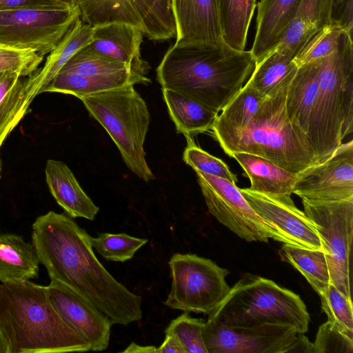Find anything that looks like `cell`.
Segmentation results:
<instances>
[{
  "instance_id": "1",
  "label": "cell",
  "mask_w": 353,
  "mask_h": 353,
  "mask_svg": "<svg viewBox=\"0 0 353 353\" xmlns=\"http://www.w3.org/2000/svg\"><path fill=\"white\" fill-rule=\"evenodd\" d=\"M90 236L66 213L49 211L32 226V243L51 281L91 301L113 324L142 319L141 297L117 281L96 257Z\"/></svg>"
},
{
  "instance_id": "2",
  "label": "cell",
  "mask_w": 353,
  "mask_h": 353,
  "mask_svg": "<svg viewBox=\"0 0 353 353\" xmlns=\"http://www.w3.org/2000/svg\"><path fill=\"white\" fill-rule=\"evenodd\" d=\"M255 65L250 50H236L224 41L174 43L157 68V80L161 88L219 113L247 83Z\"/></svg>"
},
{
  "instance_id": "3",
  "label": "cell",
  "mask_w": 353,
  "mask_h": 353,
  "mask_svg": "<svg viewBox=\"0 0 353 353\" xmlns=\"http://www.w3.org/2000/svg\"><path fill=\"white\" fill-rule=\"evenodd\" d=\"M0 327L11 353L90 351L55 310L48 286L30 280L0 284Z\"/></svg>"
},
{
  "instance_id": "4",
  "label": "cell",
  "mask_w": 353,
  "mask_h": 353,
  "mask_svg": "<svg viewBox=\"0 0 353 353\" xmlns=\"http://www.w3.org/2000/svg\"><path fill=\"white\" fill-rule=\"evenodd\" d=\"M295 73L264 99L248 126L222 148L225 154H254L294 173L318 163L310 141L293 127L286 113V93Z\"/></svg>"
},
{
  "instance_id": "5",
  "label": "cell",
  "mask_w": 353,
  "mask_h": 353,
  "mask_svg": "<svg viewBox=\"0 0 353 353\" xmlns=\"http://www.w3.org/2000/svg\"><path fill=\"white\" fill-rule=\"evenodd\" d=\"M310 319L298 294L272 280L245 274L207 320L232 328L267 323L286 325L304 334L308 330Z\"/></svg>"
},
{
  "instance_id": "6",
  "label": "cell",
  "mask_w": 353,
  "mask_h": 353,
  "mask_svg": "<svg viewBox=\"0 0 353 353\" xmlns=\"http://www.w3.org/2000/svg\"><path fill=\"white\" fill-rule=\"evenodd\" d=\"M134 85L85 96L79 99L116 144L127 167L144 181L155 179L145 159L144 143L150 114Z\"/></svg>"
},
{
  "instance_id": "7",
  "label": "cell",
  "mask_w": 353,
  "mask_h": 353,
  "mask_svg": "<svg viewBox=\"0 0 353 353\" xmlns=\"http://www.w3.org/2000/svg\"><path fill=\"white\" fill-rule=\"evenodd\" d=\"M352 36L345 32L337 49L319 59L318 94L309 135L318 163L331 157L343 140L345 95L353 84Z\"/></svg>"
},
{
  "instance_id": "8",
  "label": "cell",
  "mask_w": 353,
  "mask_h": 353,
  "mask_svg": "<svg viewBox=\"0 0 353 353\" xmlns=\"http://www.w3.org/2000/svg\"><path fill=\"white\" fill-rule=\"evenodd\" d=\"M80 15L77 6L48 4L0 11V47L51 52Z\"/></svg>"
},
{
  "instance_id": "9",
  "label": "cell",
  "mask_w": 353,
  "mask_h": 353,
  "mask_svg": "<svg viewBox=\"0 0 353 353\" xmlns=\"http://www.w3.org/2000/svg\"><path fill=\"white\" fill-rule=\"evenodd\" d=\"M168 265L172 285L165 305L172 309L209 314L229 293V271L210 259L176 253Z\"/></svg>"
},
{
  "instance_id": "10",
  "label": "cell",
  "mask_w": 353,
  "mask_h": 353,
  "mask_svg": "<svg viewBox=\"0 0 353 353\" xmlns=\"http://www.w3.org/2000/svg\"><path fill=\"white\" fill-rule=\"evenodd\" d=\"M302 203L304 213L314 225L321 239L331 283L352 299L353 198L337 201L302 199Z\"/></svg>"
},
{
  "instance_id": "11",
  "label": "cell",
  "mask_w": 353,
  "mask_h": 353,
  "mask_svg": "<svg viewBox=\"0 0 353 353\" xmlns=\"http://www.w3.org/2000/svg\"><path fill=\"white\" fill-rule=\"evenodd\" d=\"M80 19L97 26L127 23L152 41L176 37L177 30L171 0H77Z\"/></svg>"
},
{
  "instance_id": "12",
  "label": "cell",
  "mask_w": 353,
  "mask_h": 353,
  "mask_svg": "<svg viewBox=\"0 0 353 353\" xmlns=\"http://www.w3.org/2000/svg\"><path fill=\"white\" fill-rule=\"evenodd\" d=\"M209 212L223 225L247 241L282 242L278 232L261 219L232 182L194 170Z\"/></svg>"
},
{
  "instance_id": "13",
  "label": "cell",
  "mask_w": 353,
  "mask_h": 353,
  "mask_svg": "<svg viewBox=\"0 0 353 353\" xmlns=\"http://www.w3.org/2000/svg\"><path fill=\"white\" fill-rule=\"evenodd\" d=\"M298 333L286 325L232 328L207 320L203 339L208 353H285Z\"/></svg>"
},
{
  "instance_id": "14",
  "label": "cell",
  "mask_w": 353,
  "mask_h": 353,
  "mask_svg": "<svg viewBox=\"0 0 353 353\" xmlns=\"http://www.w3.org/2000/svg\"><path fill=\"white\" fill-rule=\"evenodd\" d=\"M292 193L316 201L353 198V141L341 143L331 157L298 173Z\"/></svg>"
},
{
  "instance_id": "15",
  "label": "cell",
  "mask_w": 353,
  "mask_h": 353,
  "mask_svg": "<svg viewBox=\"0 0 353 353\" xmlns=\"http://www.w3.org/2000/svg\"><path fill=\"white\" fill-rule=\"evenodd\" d=\"M48 288L55 310L68 326L89 343L90 350H106L113 325L109 317L63 283L51 281Z\"/></svg>"
},
{
  "instance_id": "16",
  "label": "cell",
  "mask_w": 353,
  "mask_h": 353,
  "mask_svg": "<svg viewBox=\"0 0 353 353\" xmlns=\"http://www.w3.org/2000/svg\"><path fill=\"white\" fill-rule=\"evenodd\" d=\"M240 191L257 215L278 232L283 243L325 252L314 225L294 203L278 201L249 188Z\"/></svg>"
},
{
  "instance_id": "17",
  "label": "cell",
  "mask_w": 353,
  "mask_h": 353,
  "mask_svg": "<svg viewBox=\"0 0 353 353\" xmlns=\"http://www.w3.org/2000/svg\"><path fill=\"white\" fill-rule=\"evenodd\" d=\"M94 28L93 40L88 44L91 49L124 63L137 74L147 76L150 66L141 55L143 35L139 30L118 22Z\"/></svg>"
},
{
  "instance_id": "18",
  "label": "cell",
  "mask_w": 353,
  "mask_h": 353,
  "mask_svg": "<svg viewBox=\"0 0 353 353\" xmlns=\"http://www.w3.org/2000/svg\"><path fill=\"white\" fill-rule=\"evenodd\" d=\"M176 25L175 45L223 40L215 0H171Z\"/></svg>"
},
{
  "instance_id": "19",
  "label": "cell",
  "mask_w": 353,
  "mask_h": 353,
  "mask_svg": "<svg viewBox=\"0 0 353 353\" xmlns=\"http://www.w3.org/2000/svg\"><path fill=\"white\" fill-rule=\"evenodd\" d=\"M94 28L77 18L62 39L50 52L44 65L26 77V100L29 105L60 72L68 61L93 40Z\"/></svg>"
},
{
  "instance_id": "20",
  "label": "cell",
  "mask_w": 353,
  "mask_h": 353,
  "mask_svg": "<svg viewBox=\"0 0 353 353\" xmlns=\"http://www.w3.org/2000/svg\"><path fill=\"white\" fill-rule=\"evenodd\" d=\"M301 0H261L257 4L256 33L250 50L256 63L281 41Z\"/></svg>"
},
{
  "instance_id": "21",
  "label": "cell",
  "mask_w": 353,
  "mask_h": 353,
  "mask_svg": "<svg viewBox=\"0 0 353 353\" xmlns=\"http://www.w3.org/2000/svg\"><path fill=\"white\" fill-rule=\"evenodd\" d=\"M319 69V59L299 67L288 85L285 97L288 119L309 141L318 94Z\"/></svg>"
},
{
  "instance_id": "22",
  "label": "cell",
  "mask_w": 353,
  "mask_h": 353,
  "mask_svg": "<svg viewBox=\"0 0 353 353\" xmlns=\"http://www.w3.org/2000/svg\"><path fill=\"white\" fill-rule=\"evenodd\" d=\"M231 157L240 164L244 175L250 179V190L284 203H294L291 195L298 173L249 153L234 152Z\"/></svg>"
},
{
  "instance_id": "23",
  "label": "cell",
  "mask_w": 353,
  "mask_h": 353,
  "mask_svg": "<svg viewBox=\"0 0 353 353\" xmlns=\"http://www.w3.org/2000/svg\"><path fill=\"white\" fill-rule=\"evenodd\" d=\"M45 174L50 193L68 215L72 218L94 219L99 208L83 191L65 163L48 159Z\"/></svg>"
},
{
  "instance_id": "24",
  "label": "cell",
  "mask_w": 353,
  "mask_h": 353,
  "mask_svg": "<svg viewBox=\"0 0 353 353\" xmlns=\"http://www.w3.org/2000/svg\"><path fill=\"white\" fill-rule=\"evenodd\" d=\"M332 0H301L283 37L274 48L293 59L321 30L332 23Z\"/></svg>"
},
{
  "instance_id": "25",
  "label": "cell",
  "mask_w": 353,
  "mask_h": 353,
  "mask_svg": "<svg viewBox=\"0 0 353 353\" xmlns=\"http://www.w3.org/2000/svg\"><path fill=\"white\" fill-rule=\"evenodd\" d=\"M151 80L128 72L107 75H84L58 73L43 89L42 92H59L81 97L121 88L127 85H148Z\"/></svg>"
},
{
  "instance_id": "26",
  "label": "cell",
  "mask_w": 353,
  "mask_h": 353,
  "mask_svg": "<svg viewBox=\"0 0 353 353\" xmlns=\"http://www.w3.org/2000/svg\"><path fill=\"white\" fill-rule=\"evenodd\" d=\"M265 98L247 81L223 108L212 128V134L221 148L248 126Z\"/></svg>"
},
{
  "instance_id": "27",
  "label": "cell",
  "mask_w": 353,
  "mask_h": 353,
  "mask_svg": "<svg viewBox=\"0 0 353 353\" xmlns=\"http://www.w3.org/2000/svg\"><path fill=\"white\" fill-rule=\"evenodd\" d=\"M39 261L32 243L21 236L0 233V281L17 282L37 279Z\"/></svg>"
},
{
  "instance_id": "28",
  "label": "cell",
  "mask_w": 353,
  "mask_h": 353,
  "mask_svg": "<svg viewBox=\"0 0 353 353\" xmlns=\"http://www.w3.org/2000/svg\"><path fill=\"white\" fill-rule=\"evenodd\" d=\"M162 90L163 98L177 133L187 141L200 133L212 130L219 114L203 104L173 90Z\"/></svg>"
},
{
  "instance_id": "29",
  "label": "cell",
  "mask_w": 353,
  "mask_h": 353,
  "mask_svg": "<svg viewBox=\"0 0 353 353\" xmlns=\"http://www.w3.org/2000/svg\"><path fill=\"white\" fill-rule=\"evenodd\" d=\"M26 77L12 72H0V148L28 112Z\"/></svg>"
},
{
  "instance_id": "30",
  "label": "cell",
  "mask_w": 353,
  "mask_h": 353,
  "mask_svg": "<svg viewBox=\"0 0 353 353\" xmlns=\"http://www.w3.org/2000/svg\"><path fill=\"white\" fill-rule=\"evenodd\" d=\"M215 1L223 40L236 50H245L256 0Z\"/></svg>"
},
{
  "instance_id": "31",
  "label": "cell",
  "mask_w": 353,
  "mask_h": 353,
  "mask_svg": "<svg viewBox=\"0 0 353 353\" xmlns=\"http://www.w3.org/2000/svg\"><path fill=\"white\" fill-rule=\"evenodd\" d=\"M282 259L299 271L319 294L331 283L325 252L284 243L279 251Z\"/></svg>"
},
{
  "instance_id": "32",
  "label": "cell",
  "mask_w": 353,
  "mask_h": 353,
  "mask_svg": "<svg viewBox=\"0 0 353 353\" xmlns=\"http://www.w3.org/2000/svg\"><path fill=\"white\" fill-rule=\"evenodd\" d=\"M297 69L292 57L274 48L256 63L248 82L266 97Z\"/></svg>"
},
{
  "instance_id": "33",
  "label": "cell",
  "mask_w": 353,
  "mask_h": 353,
  "mask_svg": "<svg viewBox=\"0 0 353 353\" xmlns=\"http://www.w3.org/2000/svg\"><path fill=\"white\" fill-rule=\"evenodd\" d=\"M128 72H134L124 63L93 50L88 45L78 51L59 73L107 75Z\"/></svg>"
},
{
  "instance_id": "34",
  "label": "cell",
  "mask_w": 353,
  "mask_h": 353,
  "mask_svg": "<svg viewBox=\"0 0 353 353\" xmlns=\"http://www.w3.org/2000/svg\"><path fill=\"white\" fill-rule=\"evenodd\" d=\"M92 247L108 261L124 262L131 259L136 252L148 242L125 233H100L97 238L90 236Z\"/></svg>"
},
{
  "instance_id": "35",
  "label": "cell",
  "mask_w": 353,
  "mask_h": 353,
  "mask_svg": "<svg viewBox=\"0 0 353 353\" xmlns=\"http://www.w3.org/2000/svg\"><path fill=\"white\" fill-rule=\"evenodd\" d=\"M345 32L341 27L334 23L325 26L294 57V63L299 68L331 54L337 49Z\"/></svg>"
},
{
  "instance_id": "36",
  "label": "cell",
  "mask_w": 353,
  "mask_h": 353,
  "mask_svg": "<svg viewBox=\"0 0 353 353\" xmlns=\"http://www.w3.org/2000/svg\"><path fill=\"white\" fill-rule=\"evenodd\" d=\"M321 308L328 321L353 338V307L352 299L343 295L332 283L319 294Z\"/></svg>"
},
{
  "instance_id": "37",
  "label": "cell",
  "mask_w": 353,
  "mask_h": 353,
  "mask_svg": "<svg viewBox=\"0 0 353 353\" xmlns=\"http://www.w3.org/2000/svg\"><path fill=\"white\" fill-rule=\"evenodd\" d=\"M204 323L203 319L192 318L184 312L170 322L165 333L174 334L185 353H208L203 339Z\"/></svg>"
},
{
  "instance_id": "38",
  "label": "cell",
  "mask_w": 353,
  "mask_h": 353,
  "mask_svg": "<svg viewBox=\"0 0 353 353\" xmlns=\"http://www.w3.org/2000/svg\"><path fill=\"white\" fill-rule=\"evenodd\" d=\"M183 160L194 170L226 179L234 184L238 182L237 176L225 162L196 146L193 141H188Z\"/></svg>"
},
{
  "instance_id": "39",
  "label": "cell",
  "mask_w": 353,
  "mask_h": 353,
  "mask_svg": "<svg viewBox=\"0 0 353 353\" xmlns=\"http://www.w3.org/2000/svg\"><path fill=\"white\" fill-rule=\"evenodd\" d=\"M314 353H353V338L327 321L318 330Z\"/></svg>"
},
{
  "instance_id": "40",
  "label": "cell",
  "mask_w": 353,
  "mask_h": 353,
  "mask_svg": "<svg viewBox=\"0 0 353 353\" xmlns=\"http://www.w3.org/2000/svg\"><path fill=\"white\" fill-rule=\"evenodd\" d=\"M43 60V56L31 50L0 47V72H12L28 77Z\"/></svg>"
},
{
  "instance_id": "41",
  "label": "cell",
  "mask_w": 353,
  "mask_h": 353,
  "mask_svg": "<svg viewBox=\"0 0 353 353\" xmlns=\"http://www.w3.org/2000/svg\"><path fill=\"white\" fill-rule=\"evenodd\" d=\"M332 23L352 34L353 0H332Z\"/></svg>"
},
{
  "instance_id": "42",
  "label": "cell",
  "mask_w": 353,
  "mask_h": 353,
  "mask_svg": "<svg viewBox=\"0 0 353 353\" xmlns=\"http://www.w3.org/2000/svg\"><path fill=\"white\" fill-rule=\"evenodd\" d=\"M48 4L59 3H56L53 0H0V11L12 10L26 7Z\"/></svg>"
},
{
  "instance_id": "43",
  "label": "cell",
  "mask_w": 353,
  "mask_h": 353,
  "mask_svg": "<svg viewBox=\"0 0 353 353\" xmlns=\"http://www.w3.org/2000/svg\"><path fill=\"white\" fill-rule=\"evenodd\" d=\"M289 352L314 353L313 343L303 333H298L293 342L286 350L285 353Z\"/></svg>"
},
{
  "instance_id": "44",
  "label": "cell",
  "mask_w": 353,
  "mask_h": 353,
  "mask_svg": "<svg viewBox=\"0 0 353 353\" xmlns=\"http://www.w3.org/2000/svg\"><path fill=\"white\" fill-rule=\"evenodd\" d=\"M165 338L157 347V353H185L181 344L172 333L165 332Z\"/></svg>"
},
{
  "instance_id": "45",
  "label": "cell",
  "mask_w": 353,
  "mask_h": 353,
  "mask_svg": "<svg viewBox=\"0 0 353 353\" xmlns=\"http://www.w3.org/2000/svg\"><path fill=\"white\" fill-rule=\"evenodd\" d=\"M157 347L155 346H140L135 343H131V344L128 346V347L122 351L123 353H157Z\"/></svg>"
},
{
  "instance_id": "46",
  "label": "cell",
  "mask_w": 353,
  "mask_h": 353,
  "mask_svg": "<svg viewBox=\"0 0 353 353\" xmlns=\"http://www.w3.org/2000/svg\"><path fill=\"white\" fill-rule=\"evenodd\" d=\"M0 353H11L10 347L6 336L0 327Z\"/></svg>"
},
{
  "instance_id": "47",
  "label": "cell",
  "mask_w": 353,
  "mask_h": 353,
  "mask_svg": "<svg viewBox=\"0 0 353 353\" xmlns=\"http://www.w3.org/2000/svg\"><path fill=\"white\" fill-rule=\"evenodd\" d=\"M59 4L66 6L70 8H74L77 6V0H53Z\"/></svg>"
},
{
  "instance_id": "48",
  "label": "cell",
  "mask_w": 353,
  "mask_h": 353,
  "mask_svg": "<svg viewBox=\"0 0 353 353\" xmlns=\"http://www.w3.org/2000/svg\"><path fill=\"white\" fill-rule=\"evenodd\" d=\"M1 172H2V160H1V154H0V179L1 178Z\"/></svg>"
}]
</instances>
